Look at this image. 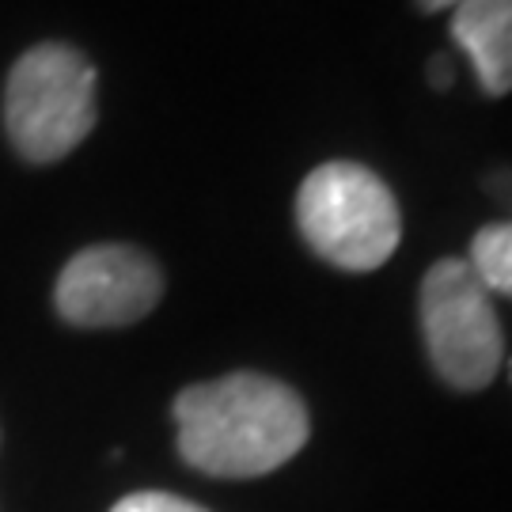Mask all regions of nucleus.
Segmentation results:
<instances>
[{
  "label": "nucleus",
  "mask_w": 512,
  "mask_h": 512,
  "mask_svg": "<svg viewBox=\"0 0 512 512\" xmlns=\"http://www.w3.org/2000/svg\"><path fill=\"white\" fill-rule=\"evenodd\" d=\"M414 4H418L421 12H429V16H433V12H452V8L463 4V0H414Z\"/></svg>",
  "instance_id": "obj_11"
},
{
  "label": "nucleus",
  "mask_w": 512,
  "mask_h": 512,
  "mask_svg": "<svg viewBox=\"0 0 512 512\" xmlns=\"http://www.w3.org/2000/svg\"><path fill=\"white\" fill-rule=\"evenodd\" d=\"M4 129L27 164L69 156L95 129L92 61L65 42L31 46L4 84Z\"/></svg>",
  "instance_id": "obj_3"
},
{
  "label": "nucleus",
  "mask_w": 512,
  "mask_h": 512,
  "mask_svg": "<svg viewBox=\"0 0 512 512\" xmlns=\"http://www.w3.org/2000/svg\"><path fill=\"white\" fill-rule=\"evenodd\" d=\"M486 190L497 194L505 205H512V171H497V175H490V179H486Z\"/></svg>",
  "instance_id": "obj_10"
},
{
  "label": "nucleus",
  "mask_w": 512,
  "mask_h": 512,
  "mask_svg": "<svg viewBox=\"0 0 512 512\" xmlns=\"http://www.w3.org/2000/svg\"><path fill=\"white\" fill-rule=\"evenodd\" d=\"M296 224L315 255L349 274L380 270L403 239V217L391 186L376 171L349 160L315 167L300 183Z\"/></svg>",
  "instance_id": "obj_2"
},
{
  "label": "nucleus",
  "mask_w": 512,
  "mask_h": 512,
  "mask_svg": "<svg viewBox=\"0 0 512 512\" xmlns=\"http://www.w3.org/2000/svg\"><path fill=\"white\" fill-rule=\"evenodd\" d=\"M418 311L425 349L440 380L456 391L490 387L505 353V334L494 296L486 293L475 270L463 258H440L421 281Z\"/></svg>",
  "instance_id": "obj_4"
},
{
  "label": "nucleus",
  "mask_w": 512,
  "mask_h": 512,
  "mask_svg": "<svg viewBox=\"0 0 512 512\" xmlns=\"http://www.w3.org/2000/svg\"><path fill=\"white\" fill-rule=\"evenodd\" d=\"M179 452L213 478H258L308 444V406L289 384L232 372L213 384H194L175 399Z\"/></svg>",
  "instance_id": "obj_1"
},
{
  "label": "nucleus",
  "mask_w": 512,
  "mask_h": 512,
  "mask_svg": "<svg viewBox=\"0 0 512 512\" xmlns=\"http://www.w3.org/2000/svg\"><path fill=\"white\" fill-rule=\"evenodd\" d=\"M110 512H209L194 501H183L175 494H129L122 497Z\"/></svg>",
  "instance_id": "obj_8"
},
{
  "label": "nucleus",
  "mask_w": 512,
  "mask_h": 512,
  "mask_svg": "<svg viewBox=\"0 0 512 512\" xmlns=\"http://www.w3.org/2000/svg\"><path fill=\"white\" fill-rule=\"evenodd\" d=\"M429 84H433L437 92H448V88H452V61L444 54H437L429 61Z\"/></svg>",
  "instance_id": "obj_9"
},
{
  "label": "nucleus",
  "mask_w": 512,
  "mask_h": 512,
  "mask_svg": "<svg viewBox=\"0 0 512 512\" xmlns=\"http://www.w3.org/2000/svg\"><path fill=\"white\" fill-rule=\"evenodd\" d=\"M164 296L156 258L129 243H95L69 258L54 289L61 319L73 327H129Z\"/></svg>",
  "instance_id": "obj_5"
},
{
  "label": "nucleus",
  "mask_w": 512,
  "mask_h": 512,
  "mask_svg": "<svg viewBox=\"0 0 512 512\" xmlns=\"http://www.w3.org/2000/svg\"><path fill=\"white\" fill-rule=\"evenodd\" d=\"M452 38L471 57L486 95L512 92V0H463L452 8Z\"/></svg>",
  "instance_id": "obj_6"
},
{
  "label": "nucleus",
  "mask_w": 512,
  "mask_h": 512,
  "mask_svg": "<svg viewBox=\"0 0 512 512\" xmlns=\"http://www.w3.org/2000/svg\"><path fill=\"white\" fill-rule=\"evenodd\" d=\"M467 266L486 285V293L509 296L512 300V220L478 228V236L471 239Z\"/></svg>",
  "instance_id": "obj_7"
}]
</instances>
